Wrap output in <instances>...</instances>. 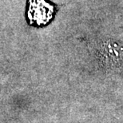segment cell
<instances>
[{
    "instance_id": "6da1fadb",
    "label": "cell",
    "mask_w": 123,
    "mask_h": 123,
    "mask_svg": "<svg viewBox=\"0 0 123 123\" xmlns=\"http://www.w3.org/2000/svg\"><path fill=\"white\" fill-rule=\"evenodd\" d=\"M53 14L54 6L46 0H29L28 18L31 24L45 25Z\"/></svg>"
}]
</instances>
